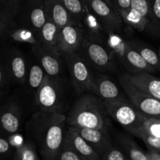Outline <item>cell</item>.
<instances>
[{"label": "cell", "mask_w": 160, "mask_h": 160, "mask_svg": "<svg viewBox=\"0 0 160 160\" xmlns=\"http://www.w3.org/2000/svg\"><path fill=\"white\" fill-rule=\"evenodd\" d=\"M73 87L78 93L90 92L94 75L90 64L78 52L64 56Z\"/></svg>", "instance_id": "8992f818"}, {"label": "cell", "mask_w": 160, "mask_h": 160, "mask_svg": "<svg viewBox=\"0 0 160 160\" xmlns=\"http://www.w3.org/2000/svg\"><path fill=\"white\" fill-rule=\"evenodd\" d=\"M44 5L47 20H51L59 28L75 22L61 0H44Z\"/></svg>", "instance_id": "e0dca14e"}, {"label": "cell", "mask_w": 160, "mask_h": 160, "mask_svg": "<svg viewBox=\"0 0 160 160\" xmlns=\"http://www.w3.org/2000/svg\"><path fill=\"white\" fill-rule=\"evenodd\" d=\"M108 45L113 54L117 55L127 67L130 73L138 72H156V70L145 61L143 57L131 46L128 41L123 40L118 34H107Z\"/></svg>", "instance_id": "5b68a950"}, {"label": "cell", "mask_w": 160, "mask_h": 160, "mask_svg": "<svg viewBox=\"0 0 160 160\" xmlns=\"http://www.w3.org/2000/svg\"><path fill=\"white\" fill-rule=\"evenodd\" d=\"M128 42L148 64L154 67L156 71H160L159 56L152 49L138 41H128Z\"/></svg>", "instance_id": "7402d4cb"}, {"label": "cell", "mask_w": 160, "mask_h": 160, "mask_svg": "<svg viewBox=\"0 0 160 160\" xmlns=\"http://www.w3.org/2000/svg\"><path fill=\"white\" fill-rule=\"evenodd\" d=\"M159 154H160V152H159Z\"/></svg>", "instance_id": "ab89813d"}, {"label": "cell", "mask_w": 160, "mask_h": 160, "mask_svg": "<svg viewBox=\"0 0 160 160\" xmlns=\"http://www.w3.org/2000/svg\"><path fill=\"white\" fill-rule=\"evenodd\" d=\"M23 0H0V17L15 20L20 13Z\"/></svg>", "instance_id": "d4e9b609"}, {"label": "cell", "mask_w": 160, "mask_h": 160, "mask_svg": "<svg viewBox=\"0 0 160 160\" xmlns=\"http://www.w3.org/2000/svg\"><path fill=\"white\" fill-rule=\"evenodd\" d=\"M26 24L39 39L41 29L46 22L44 0H25L24 12Z\"/></svg>", "instance_id": "7c38bea8"}, {"label": "cell", "mask_w": 160, "mask_h": 160, "mask_svg": "<svg viewBox=\"0 0 160 160\" xmlns=\"http://www.w3.org/2000/svg\"><path fill=\"white\" fill-rule=\"evenodd\" d=\"M9 72L12 79L20 84H23L27 81V65L25 58L19 51H15L11 54L9 61Z\"/></svg>", "instance_id": "d6986e66"}, {"label": "cell", "mask_w": 160, "mask_h": 160, "mask_svg": "<svg viewBox=\"0 0 160 160\" xmlns=\"http://www.w3.org/2000/svg\"><path fill=\"white\" fill-rule=\"evenodd\" d=\"M64 144L81 156L90 160H101V156L70 125L67 130Z\"/></svg>", "instance_id": "9a60e30c"}, {"label": "cell", "mask_w": 160, "mask_h": 160, "mask_svg": "<svg viewBox=\"0 0 160 160\" xmlns=\"http://www.w3.org/2000/svg\"><path fill=\"white\" fill-rule=\"evenodd\" d=\"M80 51L91 67L100 72L112 71L115 67L112 52L106 46L102 39L87 31H85Z\"/></svg>", "instance_id": "277c9868"}, {"label": "cell", "mask_w": 160, "mask_h": 160, "mask_svg": "<svg viewBox=\"0 0 160 160\" xmlns=\"http://www.w3.org/2000/svg\"><path fill=\"white\" fill-rule=\"evenodd\" d=\"M105 1H106V2H107L108 3H109V4H110L111 6H112V4H111V2H110V0H105ZM113 9H114V8H113Z\"/></svg>", "instance_id": "74e56055"}, {"label": "cell", "mask_w": 160, "mask_h": 160, "mask_svg": "<svg viewBox=\"0 0 160 160\" xmlns=\"http://www.w3.org/2000/svg\"><path fill=\"white\" fill-rule=\"evenodd\" d=\"M45 76H46V74L41 64L39 63L33 64L30 67L28 78H27L30 89H32L35 93L37 92L38 89L41 87L43 83Z\"/></svg>", "instance_id": "cb8c5ba5"}, {"label": "cell", "mask_w": 160, "mask_h": 160, "mask_svg": "<svg viewBox=\"0 0 160 160\" xmlns=\"http://www.w3.org/2000/svg\"><path fill=\"white\" fill-rule=\"evenodd\" d=\"M6 75V68L3 65L0 64V86L5 80V76Z\"/></svg>", "instance_id": "8d00e7d4"}, {"label": "cell", "mask_w": 160, "mask_h": 160, "mask_svg": "<svg viewBox=\"0 0 160 160\" xmlns=\"http://www.w3.org/2000/svg\"><path fill=\"white\" fill-rule=\"evenodd\" d=\"M10 150V144L6 140L0 137V154H5Z\"/></svg>", "instance_id": "e575fe53"}, {"label": "cell", "mask_w": 160, "mask_h": 160, "mask_svg": "<svg viewBox=\"0 0 160 160\" xmlns=\"http://www.w3.org/2000/svg\"><path fill=\"white\" fill-rule=\"evenodd\" d=\"M85 29L81 24L73 22L59 28L58 51L61 56L78 52L84 40Z\"/></svg>", "instance_id": "30bf717a"}, {"label": "cell", "mask_w": 160, "mask_h": 160, "mask_svg": "<svg viewBox=\"0 0 160 160\" xmlns=\"http://www.w3.org/2000/svg\"><path fill=\"white\" fill-rule=\"evenodd\" d=\"M108 115L101 98L92 94H84L73 105L67 120L70 126L108 130Z\"/></svg>", "instance_id": "7a4b0ae2"}, {"label": "cell", "mask_w": 160, "mask_h": 160, "mask_svg": "<svg viewBox=\"0 0 160 160\" xmlns=\"http://www.w3.org/2000/svg\"><path fill=\"white\" fill-rule=\"evenodd\" d=\"M0 123L3 130L7 133H17L20 125V111L18 108H10L3 112L0 116Z\"/></svg>", "instance_id": "44dd1931"}, {"label": "cell", "mask_w": 160, "mask_h": 160, "mask_svg": "<svg viewBox=\"0 0 160 160\" xmlns=\"http://www.w3.org/2000/svg\"><path fill=\"white\" fill-rule=\"evenodd\" d=\"M120 83L130 100L145 115L160 119V100L155 98L133 85L125 75L120 77Z\"/></svg>", "instance_id": "9c48e42d"}, {"label": "cell", "mask_w": 160, "mask_h": 160, "mask_svg": "<svg viewBox=\"0 0 160 160\" xmlns=\"http://www.w3.org/2000/svg\"><path fill=\"white\" fill-rule=\"evenodd\" d=\"M59 28L51 20H47L39 34V43L47 50L60 55L58 51ZM61 56V55H60Z\"/></svg>", "instance_id": "ac0fdd59"}, {"label": "cell", "mask_w": 160, "mask_h": 160, "mask_svg": "<svg viewBox=\"0 0 160 160\" xmlns=\"http://www.w3.org/2000/svg\"><path fill=\"white\" fill-rule=\"evenodd\" d=\"M148 160H160V154L156 152H148Z\"/></svg>", "instance_id": "d590c367"}, {"label": "cell", "mask_w": 160, "mask_h": 160, "mask_svg": "<svg viewBox=\"0 0 160 160\" xmlns=\"http://www.w3.org/2000/svg\"><path fill=\"white\" fill-rule=\"evenodd\" d=\"M135 136L140 138L143 142L145 143V145L148 148L150 152H160V138L156 137V136L150 135L149 133H146L143 130H139L137 132Z\"/></svg>", "instance_id": "83f0119b"}, {"label": "cell", "mask_w": 160, "mask_h": 160, "mask_svg": "<svg viewBox=\"0 0 160 160\" xmlns=\"http://www.w3.org/2000/svg\"><path fill=\"white\" fill-rule=\"evenodd\" d=\"M153 16L160 26V0H149Z\"/></svg>", "instance_id": "836d02e7"}, {"label": "cell", "mask_w": 160, "mask_h": 160, "mask_svg": "<svg viewBox=\"0 0 160 160\" xmlns=\"http://www.w3.org/2000/svg\"><path fill=\"white\" fill-rule=\"evenodd\" d=\"M15 160H42L38 155L36 145L32 141L23 142L18 147Z\"/></svg>", "instance_id": "4316f807"}, {"label": "cell", "mask_w": 160, "mask_h": 160, "mask_svg": "<svg viewBox=\"0 0 160 160\" xmlns=\"http://www.w3.org/2000/svg\"><path fill=\"white\" fill-rule=\"evenodd\" d=\"M67 124V116L63 113L39 110L31 116L27 124V131L42 160L56 159L63 147Z\"/></svg>", "instance_id": "6da1fadb"}, {"label": "cell", "mask_w": 160, "mask_h": 160, "mask_svg": "<svg viewBox=\"0 0 160 160\" xmlns=\"http://www.w3.org/2000/svg\"><path fill=\"white\" fill-rule=\"evenodd\" d=\"M90 92L93 93L103 100L123 97L118 86L112 80L102 74H95L94 75Z\"/></svg>", "instance_id": "2e32d148"}, {"label": "cell", "mask_w": 160, "mask_h": 160, "mask_svg": "<svg viewBox=\"0 0 160 160\" xmlns=\"http://www.w3.org/2000/svg\"><path fill=\"white\" fill-rule=\"evenodd\" d=\"M34 55L37 56L38 63L45 71L46 75L55 80H58L61 73L60 55L47 50L40 43L32 46Z\"/></svg>", "instance_id": "4fadbf2b"}, {"label": "cell", "mask_w": 160, "mask_h": 160, "mask_svg": "<svg viewBox=\"0 0 160 160\" xmlns=\"http://www.w3.org/2000/svg\"><path fill=\"white\" fill-rule=\"evenodd\" d=\"M131 9L137 12L153 26L160 30V26L153 16L149 0H131Z\"/></svg>", "instance_id": "603a6c76"}, {"label": "cell", "mask_w": 160, "mask_h": 160, "mask_svg": "<svg viewBox=\"0 0 160 160\" xmlns=\"http://www.w3.org/2000/svg\"><path fill=\"white\" fill-rule=\"evenodd\" d=\"M128 80L145 93L160 100V78L149 72H138L124 74Z\"/></svg>", "instance_id": "5bb4252c"}, {"label": "cell", "mask_w": 160, "mask_h": 160, "mask_svg": "<svg viewBox=\"0 0 160 160\" xmlns=\"http://www.w3.org/2000/svg\"><path fill=\"white\" fill-rule=\"evenodd\" d=\"M39 110L45 112L62 113V97L61 87L57 80L46 75L41 87L34 95Z\"/></svg>", "instance_id": "52a82bcc"}, {"label": "cell", "mask_w": 160, "mask_h": 160, "mask_svg": "<svg viewBox=\"0 0 160 160\" xmlns=\"http://www.w3.org/2000/svg\"><path fill=\"white\" fill-rule=\"evenodd\" d=\"M118 141L120 148L131 160H148V153H145L130 136L120 135Z\"/></svg>", "instance_id": "ffe728a7"}, {"label": "cell", "mask_w": 160, "mask_h": 160, "mask_svg": "<svg viewBox=\"0 0 160 160\" xmlns=\"http://www.w3.org/2000/svg\"><path fill=\"white\" fill-rule=\"evenodd\" d=\"M103 102L109 115L134 136L147 117L132 102L128 101L123 97L105 100Z\"/></svg>", "instance_id": "3957f363"}, {"label": "cell", "mask_w": 160, "mask_h": 160, "mask_svg": "<svg viewBox=\"0 0 160 160\" xmlns=\"http://www.w3.org/2000/svg\"><path fill=\"white\" fill-rule=\"evenodd\" d=\"M16 24L14 20L5 19L0 17V39L6 35L9 34L12 28L15 27Z\"/></svg>", "instance_id": "d6a6232c"}, {"label": "cell", "mask_w": 160, "mask_h": 160, "mask_svg": "<svg viewBox=\"0 0 160 160\" xmlns=\"http://www.w3.org/2000/svg\"><path fill=\"white\" fill-rule=\"evenodd\" d=\"M89 10L96 17L106 34H119L123 21L118 12L105 0H84Z\"/></svg>", "instance_id": "ba28073f"}, {"label": "cell", "mask_w": 160, "mask_h": 160, "mask_svg": "<svg viewBox=\"0 0 160 160\" xmlns=\"http://www.w3.org/2000/svg\"><path fill=\"white\" fill-rule=\"evenodd\" d=\"M72 127L87 141L88 144L101 156V158L113 147L108 130Z\"/></svg>", "instance_id": "8fae6325"}, {"label": "cell", "mask_w": 160, "mask_h": 160, "mask_svg": "<svg viewBox=\"0 0 160 160\" xmlns=\"http://www.w3.org/2000/svg\"><path fill=\"white\" fill-rule=\"evenodd\" d=\"M101 160H131L120 147H113L102 155Z\"/></svg>", "instance_id": "f546056e"}, {"label": "cell", "mask_w": 160, "mask_h": 160, "mask_svg": "<svg viewBox=\"0 0 160 160\" xmlns=\"http://www.w3.org/2000/svg\"><path fill=\"white\" fill-rule=\"evenodd\" d=\"M158 54H159V58H160V49L159 50V53H158Z\"/></svg>", "instance_id": "f35d334b"}, {"label": "cell", "mask_w": 160, "mask_h": 160, "mask_svg": "<svg viewBox=\"0 0 160 160\" xmlns=\"http://www.w3.org/2000/svg\"><path fill=\"white\" fill-rule=\"evenodd\" d=\"M56 160H90L84 157L81 156L76 152L72 151L70 147L63 144L62 150L59 152V155Z\"/></svg>", "instance_id": "4dcf8cb0"}, {"label": "cell", "mask_w": 160, "mask_h": 160, "mask_svg": "<svg viewBox=\"0 0 160 160\" xmlns=\"http://www.w3.org/2000/svg\"><path fill=\"white\" fill-rule=\"evenodd\" d=\"M112 6L120 16L131 9V0H110Z\"/></svg>", "instance_id": "1f68e13d"}, {"label": "cell", "mask_w": 160, "mask_h": 160, "mask_svg": "<svg viewBox=\"0 0 160 160\" xmlns=\"http://www.w3.org/2000/svg\"><path fill=\"white\" fill-rule=\"evenodd\" d=\"M140 130H143L150 135L160 138V119L147 116Z\"/></svg>", "instance_id": "f1b7e54d"}, {"label": "cell", "mask_w": 160, "mask_h": 160, "mask_svg": "<svg viewBox=\"0 0 160 160\" xmlns=\"http://www.w3.org/2000/svg\"><path fill=\"white\" fill-rule=\"evenodd\" d=\"M61 2L74 21L82 24L83 16L85 10L84 0H61Z\"/></svg>", "instance_id": "484cf974"}]
</instances>
